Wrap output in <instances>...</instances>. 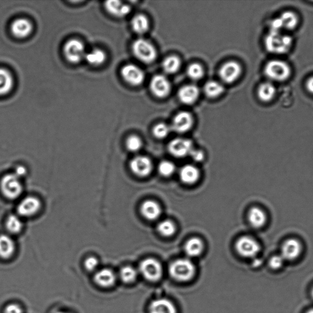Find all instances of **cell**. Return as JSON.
Segmentation results:
<instances>
[{
    "label": "cell",
    "instance_id": "6da1fadb",
    "mask_svg": "<svg viewBox=\"0 0 313 313\" xmlns=\"http://www.w3.org/2000/svg\"><path fill=\"white\" fill-rule=\"evenodd\" d=\"M266 49L273 54H285L290 50L292 45V39L282 31H270L264 40Z\"/></svg>",
    "mask_w": 313,
    "mask_h": 313
},
{
    "label": "cell",
    "instance_id": "7a4b0ae2",
    "mask_svg": "<svg viewBox=\"0 0 313 313\" xmlns=\"http://www.w3.org/2000/svg\"><path fill=\"white\" fill-rule=\"evenodd\" d=\"M169 272L173 279L180 282H186L193 278L196 269L191 261L179 259L171 264Z\"/></svg>",
    "mask_w": 313,
    "mask_h": 313
},
{
    "label": "cell",
    "instance_id": "3957f363",
    "mask_svg": "<svg viewBox=\"0 0 313 313\" xmlns=\"http://www.w3.org/2000/svg\"><path fill=\"white\" fill-rule=\"evenodd\" d=\"M264 73L270 80L283 82L288 79L291 73V69L288 63L281 60H272L264 67Z\"/></svg>",
    "mask_w": 313,
    "mask_h": 313
},
{
    "label": "cell",
    "instance_id": "277c9868",
    "mask_svg": "<svg viewBox=\"0 0 313 313\" xmlns=\"http://www.w3.org/2000/svg\"><path fill=\"white\" fill-rule=\"evenodd\" d=\"M0 188L3 195L9 199H15L23 192V185L21 179L14 173L6 174L0 182Z\"/></svg>",
    "mask_w": 313,
    "mask_h": 313
},
{
    "label": "cell",
    "instance_id": "5b68a950",
    "mask_svg": "<svg viewBox=\"0 0 313 313\" xmlns=\"http://www.w3.org/2000/svg\"><path fill=\"white\" fill-rule=\"evenodd\" d=\"M132 51L135 57L144 63L150 64L156 59V48L144 39H138L132 45Z\"/></svg>",
    "mask_w": 313,
    "mask_h": 313
},
{
    "label": "cell",
    "instance_id": "8992f818",
    "mask_svg": "<svg viewBox=\"0 0 313 313\" xmlns=\"http://www.w3.org/2000/svg\"><path fill=\"white\" fill-rule=\"evenodd\" d=\"M138 270L144 279L151 282H157L163 275L162 265L159 261L153 258H148L141 261Z\"/></svg>",
    "mask_w": 313,
    "mask_h": 313
},
{
    "label": "cell",
    "instance_id": "52a82bcc",
    "mask_svg": "<svg viewBox=\"0 0 313 313\" xmlns=\"http://www.w3.org/2000/svg\"><path fill=\"white\" fill-rule=\"evenodd\" d=\"M298 16L291 11H286L279 17L273 19L270 24V31L293 30L298 25Z\"/></svg>",
    "mask_w": 313,
    "mask_h": 313
},
{
    "label": "cell",
    "instance_id": "ba28073f",
    "mask_svg": "<svg viewBox=\"0 0 313 313\" xmlns=\"http://www.w3.org/2000/svg\"><path fill=\"white\" fill-rule=\"evenodd\" d=\"M64 56L70 63H78L85 58V48L81 41L71 40L67 42L63 48Z\"/></svg>",
    "mask_w": 313,
    "mask_h": 313
},
{
    "label": "cell",
    "instance_id": "9c48e42d",
    "mask_svg": "<svg viewBox=\"0 0 313 313\" xmlns=\"http://www.w3.org/2000/svg\"><path fill=\"white\" fill-rule=\"evenodd\" d=\"M235 249L241 256L253 258L260 252V246L252 237L244 236L238 238L236 242Z\"/></svg>",
    "mask_w": 313,
    "mask_h": 313
},
{
    "label": "cell",
    "instance_id": "30bf717a",
    "mask_svg": "<svg viewBox=\"0 0 313 313\" xmlns=\"http://www.w3.org/2000/svg\"><path fill=\"white\" fill-rule=\"evenodd\" d=\"M42 207L41 200L35 196H27L19 202L18 215L22 217H30L37 214Z\"/></svg>",
    "mask_w": 313,
    "mask_h": 313
},
{
    "label": "cell",
    "instance_id": "8fae6325",
    "mask_svg": "<svg viewBox=\"0 0 313 313\" xmlns=\"http://www.w3.org/2000/svg\"><path fill=\"white\" fill-rule=\"evenodd\" d=\"M121 76L125 82L132 86H139L144 80V73L139 67L129 64L121 69Z\"/></svg>",
    "mask_w": 313,
    "mask_h": 313
},
{
    "label": "cell",
    "instance_id": "7c38bea8",
    "mask_svg": "<svg viewBox=\"0 0 313 313\" xmlns=\"http://www.w3.org/2000/svg\"><path fill=\"white\" fill-rule=\"evenodd\" d=\"M242 67L235 61H230L223 64L219 70V76L223 82L229 84L234 83L240 78Z\"/></svg>",
    "mask_w": 313,
    "mask_h": 313
},
{
    "label": "cell",
    "instance_id": "4fadbf2b",
    "mask_svg": "<svg viewBox=\"0 0 313 313\" xmlns=\"http://www.w3.org/2000/svg\"><path fill=\"white\" fill-rule=\"evenodd\" d=\"M192 142L185 138H176L170 142L169 150L173 156L178 158L189 156L193 151Z\"/></svg>",
    "mask_w": 313,
    "mask_h": 313
},
{
    "label": "cell",
    "instance_id": "5bb4252c",
    "mask_svg": "<svg viewBox=\"0 0 313 313\" xmlns=\"http://www.w3.org/2000/svg\"><path fill=\"white\" fill-rule=\"evenodd\" d=\"M130 168L132 172L138 177L150 175L153 170V163L146 156H137L131 160Z\"/></svg>",
    "mask_w": 313,
    "mask_h": 313
},
{
    "label": "cell",
    "instance_id": "9a60e30c",
    "mask_svg": "<svg viewBox=\"0 0 313 313\" xmlns=\"http://www.w3.org/2000/svg\"><path fill=\"white\" fill-rule=\"evenodd\" d=\"M150 89L155 96L164 98L170 93L171 84L165 76L157 75L151 80Z\"/></svg>",
    "mask_w": 313,
    "mask_h": 313
},
{
    "label": "cell",
    "instance_id": "2e32d148",
    "mask_svg": "<svg viewBox=\"0 0 313 313\" xmlns=\"http://www.w3.org/2000/svg\"><path fill=\"white\" fill-rule=\"evenodd\" d=\"M302 247L301 243L295 238H290L283 243L280 255L285 261H293L301 255Z\"/></svg>",
    "mask_w": 313,
    "mask_h": 313
},
{
    "label": "cell",
    "instance_id": "e0dca14e",
    "mask_svg": "<svg viewBox=\"0 0 313 313\" xmlns=\"http://www.w3.org/2000/svg\"><path fill=\"white\" fill-rule=\"evenodd\" d=\"M193 125V118L189 112L179 113L174 118L172 128L174 131L179 134L186 133L191 129Z\"/></svg>",
    "mask_w": 313,
    "mask_h": 313
},
{
    "label": "cell",
    "instance_id": "ac0fdd59",
    "mask_svg": "<svg viewBox=\"0 0 313 313\" xmlns=\"http://www.w3.org/2000/svg\"><path fill=\"white\" fill-rule=\"evenodd\" d=\"M11 29L12 33L16 38H25L31 33L33 25L27 19H19L13 22Z\"/></svg>",
    "mask_w": 313,
    "mask_h": 313
},
{
    "label": "cell",
    "instance_id": "d6986e66",
    "mask_svg": "<svg viewBox=\"0 0 313 313\" xmlns=\"http://www.w3.org/2000/svg\"><path fill=\"white\" fill-rule=\"evenodd\" d=\"M199 95V90L194 85H188L182 87L178 92L180 102L187 105H191L197 101Z\"/></svg>",
    "mask_w": 313,
    "mask_h": 313
},
{
    "label": "cell",
    "instance_id": "ffe728a7",
    "mask_svg": "<svg viewBox=\"0 0 313 313\" xmlns=\"http://www.w3.org/2000/svg\"><path fill=\"white\" fill-rule=\"evenodd\" d=\"M150 313H177V309L172 302L167 299H158L151 302Z\"/></svg>",
    "mask_w": 313,
    "mask_h": 313
},
{
    "label": "cell",
    "instance_id": "44dd1931",
    "mask_svg": "<svg viewBox=\"0 0 313 313\" xmlns=\"http://www.w3.org/2000/svg\"><path fill=\"white\" fill-rule=\"evenodd\" d=\"M97 285L102 288H109L116 282V275L114 271L109 269H103L98 271L94 277Z\"/></svg>",
    "mask_w": 313,
    "mask_h": 313
},
{
    "label": "cell",
    "instance_id": "7402d4cb",
    "mask_svg": "<svg viewBox=\"0 0 313 313\" xmlns=\"http://www.w3.org/2000/svg\"><path fill=\"white\" fill-rule=\"evenodd\" d=\"M105 8L109 14L119 18L125 17L131 11L130 6L119 1L106 2Z\"/></svg>",
    "mask_w": 313,
    "mask_h": 313
},
{
    "label": "cell",
    "instance_id": "603a6c76",
    "mask_svg": "<svg viewBox=\"0 0 313 313\" xmlns=\"http://www.w3.org/2000/svg\"><path fill=\"white\" fill-rule=\"evenodd\" d=\"M141 212L143 217L148 220H154L160 217L162 210L157 202L148 200L142 204Z\"/></svg>",
    "mask_w": 313,
    "mask_h": 313
},
{
    "label": "cell",
    "instance_id": "cb8c5ba5",
    "mask_svg": "<svg viewBox=\"0 0 313 313\" xmlns=\"http://www.w3.org/2000/svg\"><path fill=\"white\" fill-rule=\"evenodd\" d=\"M15 244L14 240L8 235H0V257L9 259L14 253Z\"/></svg>",
    "mask_w": 313,
    "mask_h": 313
},
{
    "label": "cell",
    "instance_id": "d4e9b609",
    "mask_svg": "<svg viewBox=\"0 0 313 313\" xmlns=\"http://www.w3.org/2000/svg\"><path fill=\"white\" fill-rule=\"evenodd\" d=\"M180 178L186 185H193L199 178V170L192 164H187L180 170Z\"/></svg>",
    "mask_w": 313,
    "mask_h": 313
},
{
    "label": "cell",
    "instance_id": "484cf974",
    "mask_svg": "<svg viewBox=\"0 0 313 313\" xmlns=\"http://www.w3.org/2000/svg\"><path fill=\"white\" fill-rule=\"evenodd\" d=\"M248 220L251 225L256 228L263 227L267 222V216L262 209L254 207L248 213Z\"/></svg>",
    "mask_w": 313,
    "mask_h": 313
},
{
    "label": "cell",
    "instance_id": "4316f807",
    "mask_svg": "<svg viewBox=\"0 0 313 313\" xmlns=\"http://www.w3.org/2000/svg\"><path fill=\"white\" fill-rule=\"evenodd\" d=\"M276 94V88L273 84L269 82H264L259 86L257 89L258 98L261 101L270 102L273 99Z\"/></svg>",
    "mask_w": 313,
    "mask_h": 313
},
{
    "label": "cell",
    "instance_id": "83f0119b",
    "mask_svg": "<svg viewBox=\"0 0 313 313\" xmlns=\"http://www.w3.org/2000/svg\"><path fill=\"white\" fill-rule=\"evenodd\" d=\"M185 252L189 257H196L201 254L204 250V244L198 238H192L185 245Z\"/></svg>",
    "mask_w": 313,
    "mask_h": 313
},
{
    "label": "cell",
    "instance_id": "f1b7e54d",
    "mask_svg": "<svg viewBox=\"0 0 313 313\" xmlns=\"http://www.w3.org/2000/svg\"><path fill=\"white\" fill-rule=\"evenodd\" d=\"M131 25L135 33L143 34L146 33L149 30L150 22L146 16L143 14H138L132 19Z\"/></svg>",
    "mask_w": 313,
    "mask_h": 313
},
{
    "label": "cell",
    "instance_id": "f546056e",
    "mask_svg": "<svg viewBox=\"0 0 313 313\" xmlns=\"http://www.w3.org/2000/svg\"><path fill=\"white\" fill-rule=\"evenodd\" d=\"M13 78L10 72L5 69L0 68V96L10 92L13 87Z\"/></svg>",
    "mask_w": 313,
    "mask_h": 313
},
{
    "label": "cell",
    "instance_id": "4dcf8cb0",
    "mask_svg": "<svg viewBox=\"0 0 313 313\" xmlns=\"http://www.w3.org/2000/svg\"><path fill=\"white\" fill-rule=\"evenodd\" d=\"M6 228L12 234H19L23 230L24 224L19 215H9L6 222Z\"/></svg>",
    "mask_w": 313,
    "mask_h": 313
},
{
    "label": "cell",
    "instance_id": "1f68e13d",
    "mask_svg": "<svg viewBox=\"0 0 313 313\" xmlns=\"http://www.w3.org/2000/svg\"><path fill=\"white\" fill-rule=\"evenodd\" d=\"M206 95L210 98H216L221 96L224 92V87L220 83L216 81H209L205 86Z\"/></svg>",
    "mask_w": 313,
    "mask_h": 313
},
{
    "label": "cell",
    "instance_id": "d6a6232c",
    "mask_svg": "<svg viewBox=\"0 0 313 313\" xmlns=\"http://www.w3.org/2000/svg\"><path fill=\"white\" fill-rule=\"evenodd\" d=\"M181 63L178 57L170 56L165 58L162 63V67L164 72L173 74L180 69Z\"/></svg>",
    "mask_w": 313,
    "mask_h": 313
},
{
    "label": "cell",
    "instance_id": "836d02e7",
    "mask_svg": "<svg viewBox=\"0 0 313 313\" xmlns=\"http://www.w3.org/2000/svg\"><path fill=\"white\" fill-rule=\"evenodd\" d=\"M85 59L91 65L99 66L105 62L106 54L101 50L95 49L86 54Z\"/></svg>",
    "mask_w": 313,
    "mask_h": 313
},
{
    "label": "cell",
    "instance_id": "e575fe53",
    "mask_svg": "<svg viewBox=\"0 0 313 313\" xmlns=\"http://www.w3.org/2000/svg\"><path fill=\"white\" fill-rule=\"evenodd\" d=\"M138 275V271L131 266H125L122 268L119 273V276L122 282L127 284L134 282Z\"/></svg>",
    "mask_w": 313,
    "mask_h": 313
},
{
    "label": "cell",
    "instance_id": "d590c367",
    "mask_svg": "<svg viewBox=\"0 0 313 313\" xmlns=\"http://www.w3.org/2000/svg\"><path fill=\"white\" fill-rule=\"evenodd\" d=\"M157 231L164 237H170L175 233L176 227L170 220H164L157 226Z\"/></svg>",
    "mask_w": 313,
    "mask_h": 313
},
{
    "label": "cell",
    "instance_id": "8d00e7d4",
    "mask_svg": "<svg viewBox=\"0 0 313 313\" xmlns=\"http://www.w3.org/2000/svg\"><path fill=\"white\" fill-rule=\"evenodd\" d=\"M187 76L190 79L193 80H198L204 76V69L201 65L198 63H193L190 64L187 69Z\"/></svg>",
    "mask_w": 313,
    "mask_h": 313
},
{
    "label": "cell",
    "instance_id": "74e56055",
    "mask_svg": "<svg viewBox=\"0 0 313 313\" xmlns=\"http://www.w3.org/2000/svg\"><path fill=\"white\" fill-rule=\"evenodd\" d=\"M158 170L161 175L164 177H169L175 172L176 167L170 161H163L159 164Z\"/></svg>",
    "mask_w": 313,
    "mask_h": 313
},
{
    "label": "cell",
    "instance_id": "f35d334b",
    "mask_svg": "<svg viewBox=\"0 0 313 313\" xmlns=\"http://www.w3.org/2000/svg\"><path fill=\"white\" fill-rule=\"evenodd\" d=\"M153 132L154 137L159 139H163L170 133V127L166 124L159 123L154 127Z\"/></svg>",
    "mask_w": 313,
    "mask_h": 313
},
{
    "label": "cell",
    "instance_id": "ab89813d",
    "mask_svg": "<svg viewBox=\"0 0 313 313\" xmlns=\"http://www.w3.org/2000/svg\"><path fill=\"white\" fill-rule=\"evenodd\" d=\"M142 141L140 138L135 135L129 137L126 141V147L128 151L137 152L141 149Z\"/></svg>",
    "mask_w": 313,
    "mask_h": 313
},
{
    "label": "cell",
    "instance_id": "60d3db41",
    "mask_svg": "<svg viewBox=\"0 0 313 313\" xmlns=\"http://www.w3.org/2000/svg\"><path fill=\"white\" fill-rule=\"evenodd\" d=\"M285 260L280 255L273 256L269 261V266L273 270H279L283 266Z\"/></svg>",
    "mask_w": 313,
    "mask_h": 313
},
{
    "label": "cell",
    "instance_id": "b9f144b4",
    "mask_svg": "<svg viewBox=\"0 0 313 313\" xmlns=\"http://www.w3.org/2000/svg\"><path fill=\"white\" fill-rule=\"evenodd\" d=\"M85 269L88 271H93L97 269L99 266V261L95 256L87 257L84 263Z\"/></svg>",
    "mask_w": 313,
    "mask_h": 313
},
{
    "label": "cell",
    "instance_id": "7bdbcfd3",
    "mask_svg": "<svg viewBox=\"0 0 313 313\" xmlns=\"http://www.w3.org/2000/svg\"><path fill=\"white\" fill-rule=\"evenodd\" d=\"M5 313H23V310L21 306L15 304V303H11V304L6 306Z\"/></svg>",
    "mask_w": 313,
    "mask_h": 313
},
{
    "label": "cell",
    "instance_id": "ee69618b",
    "mask_svg": "<svg viewBox=\"0 0 313 313\" xmlns=\"http://www.w3.org/2000/svg\"><path fill=\"white\" fill-rule=\"evenodd\" d=\"M190 156L196 162H201L205 159V154L201 151L193 150Z\"/></svg>",
    "mask_w": 313,
    "mask_h": 313
},
{
    "label": "cell",
    "instance_id": "f6af8a7d",
    "mask_svg": "<svg viewBox=\"0 0 313 313\" xmlns=\"http://www.w3.org/2000/svg\"><path fill=\"white\" fill-rule=\"evenodd\" d=\"M16 176L22 179V177L27 175V170L24 166L19 165L15 168L14 173Z\"/></svg>",
    "mask_w": 313,
    "mask_h": 313
},
{
    "label": "cell",
    "instance_id": "bcb514c9",
    "mask_svg": "<svg viewBox=\"0 0 313 313\" xmlns=\"http://www.w3.org/2000/svg\"><path fill=\"white\" fill-rule=\"evenodd\" d=\"M306 86L308 91L313 94V77L308 79L307 82H306Z\"/></svg>",
    "mask_w": 313,
    "mask_h": 313
},
{
    "label": "cell",
    "instance_id": "7dc6e473",
    "mask_svg": "<svg viewBox=\"0 0 313 313\" xmlns=\"http://www.w3.org/2000/svg\"><path fill=\"white\" fill-rule=\"evenodd\" d=\"M305 313H313V308L308 309V310L307 311H306Z\"/></svg>",
    "mask_w": 313,
    "mask_h": 313
},
{
    "label": "cell",
    "instance_id": "c3c4849f",
    "mask_svg": "<svg viewBox=\"0 0 313 313\" xmlns=\"http://www.w3.org/2000/svg\"><path fill=\"white\" fill-rule=\"evenodd\" d=\"M56 313H69V312H64V311H58Z\"/></svg>",
    "mask_w": 313,
    "mask_h": 313
},
{
    "label": "cell",
    "instance_id": "681fc988",
    "mask_svg": "<svg viewBox=\"0 0 313 313\" xmlns=\"http://www.w3.org/2000/svg\"><path fill=\"white\" fill-rule=\"evenodd\" d=\"M311 297H312V298L313 299V288L311 290Z\"/></svg>",
    "mask_w": 313,
    "mask_h": 313
}]
</instances>
